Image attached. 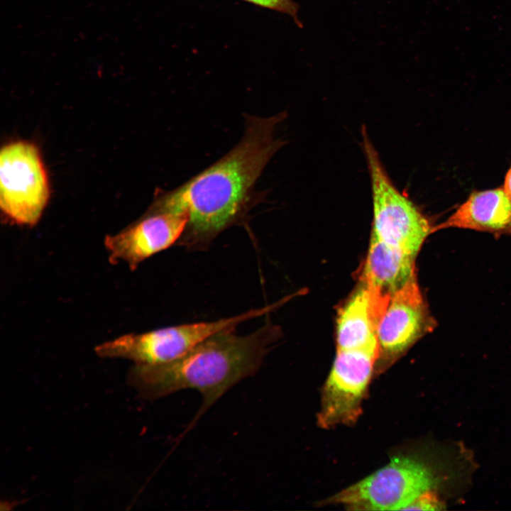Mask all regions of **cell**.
I'll return each mask as SVG.
<instances>
[{
    "instance_id": "cell-1",
    "label": "cell",
    "mask_w": 511,
    "mask_h": 511,
    "mask_svg": "<svg viewBox=\"0 0 511 511\" xmlns=\"http://www.w3.org/2000/svg\"><path fill=\"white\" fill-rule=\"evenodd\" d=\"M246 115L241 141L222 158L175 189L161 194L152 207L186 211L188 223L177 245L207 248L228 228L245 221L258 199L256 184L284 145L275 129L285 118Z\"/></svg>"
},
{
    "instance_id": "cell-2",
    "label": "cell",
    "mask_w": 511,
    "mask_h": 511,
    "mask_svg": "<svg viewBox=\"0 0 511 511\" xmlns=\"http://www.w3.org/2000/svg\"><path fill=\"white\" fill-rule=\"evenodd\" d=\"M278 336V329L270 322L248 335L226 329L173 361L135 363L128 382L150 400L184 389L199 391L204 400L195 421L231 388L257 372Z\"/></svg>"
},
{
    "instance_id": "cell-3",
    "label": "cell",
    "mask_w": 511,
    "mask_h": 511,
    "mask_svg": "<svg viewBox=\"0 0 511 511\" xmlns=\"http://www.w3.org/2000/svg\"><path fill=\"white\" fill-rule=\"evenodd\" d=\"M440 483V476L427 462L398 456L320 505H341L351 510H405L421 495L436 491Z\"/></svg>"
},
{
    "instance_id": "cell-4",
    "label": "cell",
    "mask_w": 511,
    "mask_h": 511,
    "mask_svg": "<svg viewBox=\"0 0 511 511\" xmlns=\"http://www.w3.org/2000/svg\"><path fill=\"white\" fill-rule=\"evenodd\" d=\"M361 133L371 185V236L416 258L428 236L434 231L435 226L394 185L365 126H363Z\"/></svg>"
},
{
    "instance_id": "cell-5",
    "label": "cell",
    "mask_w": 511,
    "mask_h": 511,
    "mask_svg": "<svg viewBox=\"0 0 511 511\" xmlns=\"http://www.w3.org/2000/svg\"><path fill=\"white\" fill-rule=\"evenodd\" d=\"M280 302L253 309L229 318L185 324L141 333L128 334L111 340L108 350L114 358L133 361L136 364H157L173 361L211 336L236 327L241 323L273 311Z\"/></svg>"
},
{
    "instance_id": "cell-6",
    "label": "cell",
    "mask_w": 511,
    "mask_h": 511,
    "mask_svg": "<svg viewBox=\"0 0 511 511\" xmlns=\"http://www.w3.org/2000/svg\"><path fill=\"white\" fill-rule=\"evenodd\" d=\"M49 198L46 172L37 147L16 141L0 153V206L11 221L33 226Z\"/></svg>"
},
{
    "instance_id": "cell-7",
    "label": "cell",
    "mask_w": 511,
    "mask_h": 511,
    "mask_svg": "<svg viewBox=\"0 0 511 511\" xmlns=\"http://www.w3.org/2000/svg\"><path fill=\"white\" fill-rule=\"evenodd\" d=\"M378 353L363 350H336L322 390L319 427L330 429L352 426L361 415Z\"/></svg>"
},
{
    "instance_id": "cell-8",
    "label": "cell",
    "mask_w": 511,
    "mask_h": 511,
    "mask_svg": "<svg viewBox=\"0 0 511 511\" xmlns=\"http://www.w3.org/2000/svg\"><path fill=\"white\" fill-rule=\"evenodd\" d=\"M435 326L417 280L389 300L378 328L375 374L388 369Z\"/></svg>"
},
{
    "instance_id": "cell-9",
    "label": "cell",
    "mask_w": 511,
    "mask_h": 511,
    "mask_svg": "<svg viewBox=\"0 0 511 511\" xmlns=\"http://www.w3.org/2000/svg\"><path fill=\"white\" fill-rule=\"evenodd\" d=\"M186 211L150 209L138 221L114 235H107L104 246L109 261L123 262L135 270L147 258L177 244L187 223Z\"/></svg>"
},
{
    "instance_id": "cell-10",
    "label": "cell",
    "mask_w": 511,
    "mask_h": 511,
    "mask_svg": "<svg viewBox=\"0 0 511 511\" xmlns=\"http://www.w3.org/2000/svg\"><path fill=\"white\" fill-rule=\"evenodd\" d=\"M390 298L361 282L339 313L337 350L378 353V328Z\"/></svg>"
},
{
    "instance_id": "cell-11",
    "label": "cell",
    "mask_w": 511,
    "mask_h": 511,
    "mask_svg": "<svg viewBox=\"0 0 511 511\" xmlns=\"http://www.w3.org/2000/svg\"><path fill=\"white\" fill-rule=\"evenodd\" d=\"M446 228L511 236V198L503 187L473 192L434 231Z\"/></svg>"
},
{
    "instance_id": "cell-12",
    "label": "cell",
    "mask_w": 511,
    "mask_h": 511,
    "mask_svg": "<svg viewBox=\"0 0 511 511\" xmlns=\"http://www.w3.org/2000/svg\"><path fill=\"white\" fill-rule=\"evenodd\" d=\"M415 258L371 236L361 282L391 297L416 280Z\"/></svg>"
},
{
    "instance_id": "cell-13",
    "label": "cell",
    "mask_w": 511,
    "mask_h": 511,
    "mask_svg": "<svg viewBox=\"0 0 511 511\" xmlns=\"http://www.w3.org/2000/svg\"><path fill=\"white\" fill-rule=\"evenodd\" d=\"M253 5L290 16L300 28L302 22L298 18L300 6L293 0H242Z\"/></svg>"
},
{
    "instance_id": "cell-14",
    "label": "cell",
    "mask_w": 511,
    "mask_h": 511,
    "mask_svg": "<svg viewBox=\"0 0 511 511\" xmlns=\"http://www.w3.org/2000/svg\"><path fill=\"white\" fill-rule=\"evenodd\" d=\"M445 505L436 491H429L418 497L405 510H441Z\"/></svg>"
},
{
    "instance_id": "cell-15",
    "label": "cell",
    "mask_w": 511,
    "mask_h": 511,
    "mask_svg": "<svg viewBox=\"0 0 511 511\" xmlns=\"http://www.w3.org/2000/svg\"><path fill=\"white\" fill-rule=\"evenodd\" d=\"M503 188L506 193L509 195V197L511 198V166L508 169L504 180V185Z\"/></svg>"
}]
</instances>
